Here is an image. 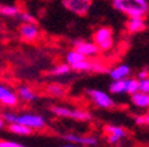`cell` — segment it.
Wrapping results in <instances>:
<instances>
[{"label":"cell","instance_id":"11","mask_svg":"<svg viewBox=\"0 0 149 147\" xmlns=\"http://www.w3.org/2000/svg\"><path fill=\"white\" fill-rule=\"evenodd\" d=\"M41 32L37 24H22L19 27V36L27 43H35L39 40Z\"/></svg>","mask_w":149,"mask_h":147},{"label":"cell","instance_id":"7","mask_svg":"<svg viewBox=\"0 0 149 147\" xmlns=\"http://www.w3.org/2000/svg\"><path fill=\"white\" fill-rule=\"evenodd\" d=\"M19 95L15 89L6 84H0V106L7 109H15L19 106Z\"/></svg>","mask_w":149,"mask_h":147},{"label":"cell","instance_id":"14","mask_svg":"<svg viewBox=\"0 0 149 147\" xmlns=\"http://www.w3.org/2000/svg\"><path fill=\"white\" fill-rule=\"evenodd\" d=\"M17 95H19V99L27 102V104H31V102H35L39 98V94L32 89L31 86L28 85H20L17 88Z\"/></svg>","mask_w":149,"mask_h":147},{"label":"cell","instance_id":"13","mask_svg":"<svg viewBox=\"0 0 149 147\" xmlns=\"http://www.w3.org/2000/svg\"><path fill=\"white\" fill-rule=\"evenodd\" d=\"M108 74L112 81L125 80V78H129L130 74H132V68L128 64H117L115 66L109 68Z\"/></svg>","mask_w":149,"mask_h":147},{"label":"cell","instance_id":"21","mask_svg":"<svg viewBox=\"0 0 149 147\" xmlns=\"http://www.w3.org/2000/svg\"><path fill=\"white\" fill-rule=\"evenodd\" d=\"M140 92V81L136 77H129L127 78V94L133 95Z\"/></svg>","mask_w":149,"mask_h":147},{"label":"cell","instance_id":"1","mask_svg":"<svg viewBox=\"0 0 149 147\" xmlns=\"http://www.w3.org/2000/svg\"><path fill=\"white\" fill-rule=\"evenodd\" d=\"M3 119L7 125L9 123H19V125L27 126L33 131H41L45 130L48 126V121L41 114L33 113V111H23V113H13L12 110H7L1 113Z\"/></svg>","mask_w":149,"mask_h":147},{"label":"cell","instance_id":"17","mask_svg":"<svg viewBox=\"0 0 149 147\" xmlns=\"http://www.w3.org/2000/svg\"><path fill=\"white\" fill-rule=\"evenodd\" d=\"M108 93L113 95H123L127 94V78L120 81H112L108 86Z\"/></svg>","mask_w":149,"mask_h":147},{"label":"cell","instance_id":"15","mask_svg":"<svg viewBox=\"0 0 149 147\" xmlns=\"http://www.w3.org/2000/svg\"><path fill=\"white\" fill-rule=\"evenodd\" d=\"M130 102L137 109H149V94L146 93H136V94L130 95Z\"/></svg>","mask_w":149,"mask_h":147},{"label":"cell","instance_id":"5","mask_svg":"<svg viewBox=\"0 0 149 147\" xmlns=\"http://www.w3.org/2000/svg\"><path fill=\"white\" fill-rule=\"evenodd\" d=\"M85 97L96 107L102 109V110H109V109H115L116 107V102L113 99V97L105 90L87 89L85 90Z\"/></svg>","mask_w":149,"mask_h":147},{"label":"cell","instance_id":"29","mask_svg":"<svg viewBox=\"0 0 149 147\" xmlns=\"http://www.w3.org/2000/svg\"><path fill=\"white\" fill-rule=\"evenodd\" d=\"M3 31V24H1V23H0V32Z\"/></svg>","mask_w":149,"mask_h":147},{"label":"cell","instance_id":"28","mask_svg":"<svg viewBox=\"0 0 149 147\" xmlns=\"http://www.w3.org/2000/svg\"><path fill=\"white\" fill-rule=\"evenodd\" d=\"M59 147H85V146H79V144H74V143H67V144H61Z\"/></svg>","mask_w":149,"mask_h":147},{"label":"cell","instance_id":"10","mask_svg":"<svg viewBox=\"0 0 149 147\" xmlns=\"http://www.w3.org/2000/svg\"><path fill=\"white\" fill-rule=\"evenodd\" d=\"M61 138L67 141L68 143H74L79 146H85V147H95L99 144V139L92 135H81V134H74V133H67L63 134Z\"/></svg>","mask_w":149,"mask_h":147},{"label":"cell","instance_id":"6","mask_svg":"<svg viewBox=\"0 0 149 147\" xmlns=\"http://www.w3.org/2000/svg\"><path fill=\"white\" fill-rule=\"evenodd\" d=\"M72 49L83 55L87 58H97L100 56V49L92 40H84V39H74L72 40Z\"/></svg>","mask_w":149,"mask_h":147},{"label":"cell","instance_id":"30","mask_svg":"<svg viewBox=\"0 0 149 147\" xmlns=\"http://www.w3.org/2000/svg\"><path fill=\"white\" fill-rule=\"evenodd\" d=\"M1 113H3V110H1V106H0V114H1Z\"/></svg>","mask_w":149,"mask_h":147},{"label":"cell","instance_id":"26","mask_svg":"<svg viewBox=\"0 0 149 147\" xmlns=\"http://www.w3.org/2000/svg\"><path fill=\"white\" fill-rule=\"evenodd\" d=\"M137 80H145V78H149V69L148 68H143L137 72V76H136Z\"/></svg>","mask_w":149,"mask_h":147},{"label":"cell","instance_id":"24","mask_svg":"<svg viewBox=\"0 0 149 147\" xmlns=\"http://www.w3.org/2000/svg\"><path fill=\"white\" fill-rule=\"evenodd\" d=\"M0 147H27V146L23 143H19L16 141H8V139L0 138Z\"/></svg>","mask_w":149,"mask_h":147},{"label":"cell","instance_id":"3","mask_svg":"<svg viewBox=\"0 0 149 147\" xmlns=\"http://www.w3.org/2000/svg\"><path fill=\"white\" fill-rule=\"evenodd\" d=\"M49 111L59 118L79 121V122H91L93 119V114L89 110L80 107H71L67 105H52L49 106Z\"/></svg>","mask_w":149,"mask_h":147},{"label":"cell","instance_id":"22","mask_svg":"<svg viewBox=\"0 0 149 147\" xmlns=\"http://www.w3.org/2000/svg\"><path fill=\"white\" fill-rule=\"evenodd\" d=\"M16 19H17V20H20V21H22V24H37L36 17H35L32 13L25 12V11H22Z\"/></svg>","mask_w":149,"mask_h":147},{"label":"cell","instance_id":"4","mask_svg":"<svg viewBox=\"0 0 149 147\" xmlns=\"http://www.w3.org/2000/svg\"><path fill=\"white\" fill-rule=\"evenodd\" d=\"M92 41L99 46L100 52H111L115 46V33L111 27L102 25L95 29L92 35Z\"/></svg>","mask_w":149,"mask_h":147},{"label":"cell","instance_id":"20","mask_svg":"<svg viewBox=\"0 0 149 147\" xmlns=\"http://www.w3.org/2000/svg\"><path fill=\"white\" fill-rule=\"evenodd\" d=\"M22 12V9L19 6L15 4H6V6H0V15L4 17H17L19 13Z\"/></svg>","mask_w":149,"mask_h":147},{"label":"cell","instance_id":"2","mask_svg":"<svg viewBox=\"0 0 149 147\" xmlns=\"http://www.w3.org/2000/svg\"><path fill=\"white\" fill-rule=\"evenodd\" d=\"M113 9L130 17H144L146 19L149 13L148 0H111Z\"/></svg>","mask_w":149,"mask_h":147},{"label":"cell","instance_id":"18","mask_svg":"<svg viewBox=\"0 0 149 147\" xmlns=\"http://www.w3.org/2000/svg\"><path fill=\"white\" fill-rule=\"evenodd\" d=\"M7 130L11 134L19 135V137H29V135L33 134V130H31L27 126L19 125V123H9V125H7Z\"/></svg>","mask_w":149,"mask_h":147},{"label":"cell","instance_id":"27","mask_svg":"<svg viewBox=\"0 0 149 147\" xmlns=\"http://www.w3.org/2000/svg\"><path fill=\"white\" fill-rule=\"evenodd\" d=\"M7 126V123H6V121L3 119V117H1V114H0V130H3L4 127Z\"/></svg>","mask_w":149,"mask_h":147},{"label":"cell","instance_id":"9","mask_svg":"<svg viewBox=\"0 0 149 147\" xmlns=\"http://www.w3.org/2000/svg\"><path fill=\"white\" fill-rule=\"evenodd\" d=\"M104 133L107 134V141L111 146H117L124 138L128 137V131L125 127L118 125H105Z\"/></svg>","mask_w":149,"mask_h":147},{"label":"cell","instance_id":"8","mask_svg":"<svg viewBox=\"0 0 149 147\" xmlns=\"http://www.w3.org/2000/svg\"><path fill=\"white\" fill-rule=\"evenodd\" d=\"M61 4L71 13L77 16H85L91 11L92 0H63Z\"/></svg>","mask_w":149,"mask_h":147},{"label":"cell","instance_id":"19","mask_svg":"<svg viewBox=\"0 0 149 147\" xmlns=\"http://www.w3.org/2000/svg\"><path fill=\"white\" fill-rule=\"evenodd\" d=\"M71 72H72V69L69 68L68 64L60 62V64L53 65L49 70H48V74L52 77H65V76H68Z\"/></svg>","mask_w":149,"mask_h":147},{"label":"cell","instance_id":"31","mask_svg":"<svg viewBox=\"0 0 149 147\" xmlns=\"http://www.w3.org/2000/svg\"><path fill=\"white\" fill-rule=\"evenodd\" d=\"M0 73H1V65H0Z\"/></svg>","mask_w":149,"mask_h":147},{"label":"cell","instance_id":"25","mask_svg":"<svg viewBox=\"0 0 149 147\" xmlns=\"http://www.w3.org/2000/svg\"><path fill=\"white\" fill-rule=\"evenodd\" d=\"M140 81V92L149 94V78L145 80H139Z\"/></svg>","mask_w":149,"mask_h":147},{"label":"cell","instance_id":"16","mask_svg":"<svg viewBox=\"0 0 149 147\" xmlns=\"http://www.w3.org/2000/svg\"><path fill=\"white\" fill-rule=\"evenodd\" d=\"M45 93L49 97H55V98H63L67 95V88L61 84H56L52 82L49 85H47L45 88Z\"/></svg>","mask_w":149,"mask_h":147},{"label":"cell","instance_id":"12","mask_svg":"<svg viewBox=\"0 0 149 147\" xmlns=\"http://www.w3.org/2000/svg\"><path fill=\"white\" fill-rule=\"evenodd\" d=\"M146 28H148V23H146V19L144 17H130L125 23V31L129 35L141 33L146 31Z\"/></svg>","mask_w":149,"mask_h":147},{"label":"cell","instance_id":"23","mask_svg":"<svg viewBox=\"0 0 149 147\" xmlns=\"http://www.w3.org/2000/svg\"><path fill=\"white\" fill-rule=\"evenodd\" d=\"M134 123L137 126H149V113L134 117Z\"/></svg>","mask_w":149,"mask_h":147}]
</instances>
